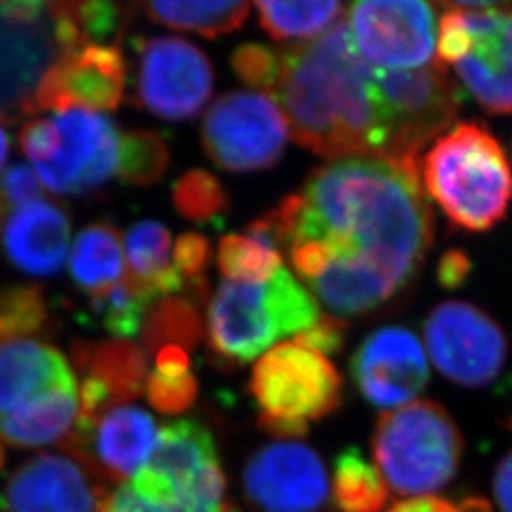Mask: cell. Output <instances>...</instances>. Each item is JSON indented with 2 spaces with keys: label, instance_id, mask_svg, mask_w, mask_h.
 <instances>
[{
  "label": "cell",
  "instance_id": "cell-1",
  "mask_svg": "<svg viewBox=\"0 0 512 512\" xmlns=\"http://www.w3.org/2000/svg\"><path fill=\"white\" fill-rule=\"evenodd\" d=\"M420 165L382 156L330 162L266 213L279 251L336 317L380 308L420 272L435 238Z\"/></svg>",
  "mask_w": 512,
  "mask_h": 512
},
{
  "label": "cell",
  "instance_id": "cell-2",
  "mask_svg": "<svg viewBox=\"0 0 512 512\" xmlns=\"http://www.w3.org/2000/svg\"><path fill=\"white\" fill-rule=\"evenodd\" d=\"M279 57L274 95L300 147L330 162L385 158L387 135L372 90V65L357 52L348 19Z\"/></svg>",
  "mask_w": 512,
  "mask_h": 512
},
{
  "label": "cell",
  "instance_id": "cell-3",
  "mask_svg": "<svg viewBox=\"0 0 512 512\" xmlns=\"http://www.w3.org/2000/svg\"><path fill=\"white\" fill-rule=\"evenodd\" d=\"M421 177L427 194L452 226L488 232L507 217L512 169L494 133L478 122H459L427 152Z\"/></svg>",
  "mask_w": 512,
  "mask_h": 512
},
{
  "label": "cell",
  "instance_id": "cell-4",
  "mask_svg": "<svg viewBox=\"0 0 512 512\" xmlns=\"http://www.w3.org/2000/svg\"><path fill=\"white\" fill-rule=\"evenodd\" d=\"M321 310L287 268L268 281H222L207 311V344L226 365H245L275 342L310 329Z\"/></svg>",
  "mask_w": 512,
  "mask_h": 512
},
{
  "label": "cell",
  "instance_id": "cell-5",
  "mask_svg": "<svg viewBox=\"0 0 512 512\" xmlns=\"http://www.w3.org/2000/svg\"><path fill=\"white\" fill-rule=\"evenodd\" d=\"M372 456L397 494H431L458 475L463 437L444 406L416 401L378 418Z\"/></svg>",
  "mask_w": 512,
  "mask_h": 512
},
{
  "label": "cell",
  "instance_id": "cell-6",
  "mask_svg": "<svg viewBox=\"0 0 512 512\" xmlns=\"http://www.w3.org/2000/svg\"><path fill=\"white\" fill-rule=\"evenodd\" d=\"M249 389L260 408L258 427L279 440L304 437L311 421L336 412L344 397L329 359L294 342L277 344L258 359Z\"/></svg>",
  "mask_w": 512,
  "mask_h": 512
},
{
  "label": "cell",
  "instance_id": "cell-7",
  "mask_svg": "<svg viewBox=\"0 0 512 512\" xmlns=\"http://www.w3.org/2000/svg\"><path fill=\"white\" fill-rule=\"evenodd\" d=\"M372 90L384 118L385 158L395 160H420L421 148L454 124L463 105L439 61L410 71L372 67Z\"/></svg>",
  "mask_w": 512,
  "mask_h": 512
},
{
  "label": "cell",
  "instance_id": "cell-8",
  "mask_svg": "<svg viewBox=\"0 0 512 512\" xmlns=\"http://www.w3.org/2000/svg\"><path fill=\"white\" fill-rule=\"evenodd\" d=\"M129 486L158 505L230 509L215 440L196 420L164 425L147 465Z\"/></svg>",
  "mask_w": 512,
  "mask_h": 512
},
{
  "label": "cell",
  "instance_id": "cell-9",
  "mask_svg": "<svg viewBox=\"0 0 512 512\" xmlns=\"http://www.w3.org/2000/svg\"><path fill=\"white\" fill-rule=\"evenodd\" d=\"M287 141L285 114L266 93H226L203 118L202 143L207 156L232 173L274 167Z\"/></svg>",
  "mask_w": 512,
  "mask_h": 512
},
{
  "label": "cell",
  "instance_id": "cell-10",
  "mask_svg": "<svg viewBox=\"0 0 512 512\" xmlns=\"http://www.w3.org/2000/svg\"><path fill=\"white\" fill-rule=\"evenodd\" d=\"M425 342L440 374L465 387H484L497 380L509 351L501 327L467 302H444L431 311Z\"/></svg>",
  "mask_w": 512,
  "mask_h": 512
},
{
  "label": "cell",
  "instance_id": "cell-11",
  "mask_svg": "<svg viewBox=\"0 0 512 512\" xmlns=\"http://www.w3.org/2000/svg\"><path fill=\"white\" fill-rule=\"evenodd\" d=\"M213 67L198 46L177 37H152L139 42L135 78L143 109L169 122L196 118L211 99Z\"/></svg>",
  "mask_w": 512,
  "mask_h": 512
},
{
  "label": "cell",
  "instance_id": "cell-12",
  "mask_svg": "<svg viewBox=\"0 0 512 512\" xmlns=\"http://www.w3.org/2000/svg\"><path fill=\"white\" fill-rule=\"evenodd\" d=\"M359 55L378 69H421L435 54V10L418 0L355 2L348 8Z\"/></svg>",
  "mask_w": 512,
  "mask_h": 512
},
{
  "label": "cell",
  "instance_id": "cell-13",
  "mask_svg": "<svg viewBox=\"0 0 512 512\" xmlns=\"http://www.w3.org/2000/svg\"><path fill=\"white\" fill-rule=\"evenodd\" d=\"M61 145L50 162L35 165L40 183L57 196H84L105 186L118 167V129L90 109L63 110L54 118Z\"/></svg>",
  "mask_w": 512,
  "mask_h": 512
},
{
  "label": "cell",
  "instance_id": "cell-14",
  "mask_svg": "<svg viewBox=\"0 0 512 512\" xmlns=\"http://www.w3.org/2000/svg\"><path fill=\"white\" fill-rule=\"evenodd\" d=\"M327 473L308 444L279 440L249 458L243 490L255 512H317L327 501Z\"/></svg>",
  "mask_w": 512,
  "mask_h": 512
},
{
  "label": "cell",
  "instance_id": "cell-15",
  "mask_svg": "<svg viewBox=\"0 0 512 512\" xmlns=\"http://www.w3.org/2000/svg\"><path fill=\"white\" fill-rule=\"evenodd\" d=\"M101 476L73 452L38 454L19 465L0 495V512H103Z\"/></svg>",
  "mask_w": 512,
  "mask_h": 512
},
{
  "label": "cell",
  "instance_id": "cell-16",
  "mask_svg": "<svg viewBox=\"0 0 512 512\" xmlns=\"http://www.w3.org/2000/svg\"><path fill=\"white\" fill-rule=\"evenodd\" d=\"M160 429L147 410L118 404L90 421H76L65 450L84 459L110 482L124 484L139 475L152 456Z\"/></svg>",
  "mask_w": 512,
  "mask_h": 512
},
{
  "label": "cell",
  "instance_id": "cell-17",
  "mask_svg": "<svg viewBox=\"0 0 512 512\" xmlns=\"http://www.w3.org/2000/svg\"><path fill=\"white\" fill-rule=\"evenodd\" d=\"M126 61L112 44H88L86 48L59 57L42 76L31 101V114L42 110H116L124 97Z\"/></svg>",
  "mask_w": 512,
  "mask_h": 512
},
{
  "label": "cell",
  "instance_id": "cell-18",
  "mask_svg": "<svg viewBox=\"0 0 512 512\" xmlns=\"http://www.w3.org/2000/svg\"><path fill=\"white\" fill-rule=\"evenodd\" d=\"M351 376L368 403L395 408L420 395L429 382V365L412 330L384 327L353 353Z\"/></svg>",
  "mask_w": 512,
  "mask_h": 512
},
{
  "label": "cell",
  "instance_id": "cell-19",
  "mask_svg": "<svg viewBox=\"0 0 512 512\" xmlns=\"http://www.w3.org/2000/svg\"><path fill=\"white\" fill-rule=\"evenodd\" d=\"M471 48L454 65L463 86L490 114H512V2L463 12Z\"/></svg>",
  "mask_w": 512,
  "mask_h": 512
},
{
  "label": "cell",
  "instance_id": "cell-20",
  "mask_svg": "<svg viewBox=\"0 0 512 512\" xmlns=\"http://www.w3.org/2000/svg\"><path fill=\"white\" fill-rule=\"evenodd\" d=\"M59 59L50 18L23 21L0 2V120L31 116V101L46 71Z\"/></svg>",
  "mask_w": 512,
  "mask_h": 512
},
{
  "label": "cell",
  "instance_id": "cell-21",
  "mask_svg": "<svg viewBox=\"0 0 512 512\" xmlns=\"http://www.w3.org/2000/svg\"><path fill=\"white\" fill-rule=\"evenodd\" d=\"M71 219L57 203L37 200L6 217L0 247L8 262L23 274L52 277L69 255Z\"/></svg>",
  "mask_w": 512,
  "mask_h": 512
},
{
  "label": "cell",
  "instance_id": "cell-22",
  "mask_svg": "<svg viewBox=\"0 0 512 512\" xmlns=\"http://www.w3.org/2000/svg\"><path fill=\"white\" fill-rule=\"evenodd\" d=\"M76 374L59 349L33 338L0 344V420L61 387H76Z\"/></svg>",
  "mask_w": 512,
  "mask_h": 512
},
{
  "label": "cell",
  "instance_id": "cell-23",
  "mask_svg": "<svg viewBox=\"0 0 512 512\" xmlns=\"http://www.w3.org/2000/svg\"><path fill=\"white\" fill-rule=\"evenodd\" d=\"M129 270L124 283L152 304L158 298L183 293V275L169 262L171 234L158 220H139L126 236Z\"/></svg>",
  "mask_w": 512,
  "mask_h": 512
},
{
  "label": "cell",
  "instance_id": "cell-24",
  "mask_svg": "<svg viewBox=\"0 0 512 512\" xmlns=\"http://www.w3.org/2000/svg\"><path fill=\"white\" fill-rule=\"evenodd\" d=\"M71 355L76 370L105 385L116 404H128L141 397L147 387V353L129 340H107L97 344L76 340Z\"/></svg>",
  "mask_w": 512,
  "mask_h": 512
},
{
  "label": "cell",
  "instance_id": "cell-25",
  "mask_svg": "<svg viewBox=\"0 0 512 512\" xmlns=\"http://www.w3.org/2000/svg\"><path fill=\"white\" fill-rule=\"evenodd\" d=\"M78 385L61 387L0 420V440L14 448H38L67 439L78 421Z\"/></svg>",
  "mask_w": 512,
  "mask_h": 512
},
{
  "label": "cell",
  "instance_id": "cell-26",
  "mask_svg": "<svg viewBox=\"0 0 512 512\" xmlns=\"http://www.w3.org/2000/svg\"><path fill=\"white\" fill-rule=\"evenodd\" d=\"M69 272L78 289L97 294L124 277L122 236L110 220L86 226L74 239Z\"/></svg>",
  "mask_w": 512,
  "mask_h": 512
},
{
  "label": "cell",
  "instance_id": "cell-27",
  "mask_svg": "<svg viewBox=\"0 0 512 512\" xmlns=\"http://www.w3.org/2000/svg\"><path fill=\"white\" fill-rule=\"evenodd\" d=\"M148 18L169 29L217 38L238 31L249 16V2H147Z\"/></svg>",
  "mask_w": 512,
  "mask_h": 512
},
{
  "label": "cell",
  "instance_id": "cell-28",
  "mask_svg": "<svg viewBox=\"0 0 512 512\" xmlns=\"http://www.w3.org/2000/svg\"><path fill=\"white\" fill-rule=\"evenodd\" d=\"M203 329L198 304L181 296H169L148 311L141 336L148 353H158L164 348L194 351L202 342Z\"/></svg>",
  "mask_w": 512,
  "mask_h": 512
},
{
  "label": "cell",
  "instance_id": "cell-29",
  "mask_svg": "<svg viewBox=\"0 0 512 512\" xmlns=\"http://www.w3.org/2000/svg\"><path fill=\"white\" fill-rule=\"evenodd\" d=\"M332 495L340 512H382L389 499L384 476L357 448H346L336 458Z\"/></svg>",
  "mask_w": 512,
  "mask_h": 512
},
{
  "label": "cell",
  "instance_id": "cell-30",
  "mask_svg": "<svg viewBox=\"0 0 512 512\" xmlns=\"http://www.w3.org/2000/svg\"><path fill=\"white\" fill-rule=\"evenodd\" d=\"M262 29L275 40H313L342 19V2H256Z\"/></svg>",
  "mask_w": 512,
  "mask_h": 512
},
{
  "label": "cell",
  "instance_id": "cell-31",
  "mask_svg": "<svg viewBox=\"0 0 512 512\" xmlns=\"http://www.w3.org/2000/svg\"><path fill=\"white\" fill-rule=\"evenodd\" d=\"M219 268L228 281L262 283L283 268L281 251L251 234H228L220 239Z\"/></svg>",
  "mask_w": 512,
  "mask_h": 512
},
{
  "label": "cell",
  "instance_id": "cell-32",
  "mask_svg": "<svg viewBox=\"0 0 512 512\" xmlns=\"http://www.w3.org/2000/svg\"><path fill=\"white\" fill-rule=\"evenodd\" d=\"M169 148L156 131L133 129L120 137L118 175L131 186H152L160 183L169 167Z\"/></svg>",
  "mask_w": 512,
  "mask_h": 512
},
{
  "label": "cell",
  "instance_id": "cell-33",
  "mask_svg": "<svg viewBox=\"0 0 512 512\" xmlns=\"http://www.w3.org/2000/svg\"><path fill=\"white\" fill-rule=\"evenodd\" d=\"M50 310L38 285L0 289V344L50 329Z\"/></svg>",
  "mask_w": 512,
  "mask_h": 512
},
{
  "label": "cell",
  "instance_id": "cell-34",
  "mask_svg": "<svg viewBox=\"0 0 512 512\" xmlns=\"http://www.w3.org/2000/svg\"><path fill=\"white\" fill-rule=\"evenodd\" d=\"M150 304L148 298L122 281V285H114L103 293L90 294L88 310L114 340H124L141 332Z\"/></svg>",
  "mask_w": 512,
  "mask_h": 512
},
{
  "label": "cell",
  "instance_id": "cell-35",
  "mask_svg": "<svg viewBox=\"0 0 512 512\" xmlns=\"http://www.w3.org/2000/svg\"><path fill=\"white\" fill-rule=\"evenodd\" d=\"M173 205L184 219L209 222L228 211L230 200L217 177L205 169H192L173 184Z\"/></svg>",
  "mask_w": 512,
  "mask_h": 512
},
{
  "label": "cell",
  "instance_id": "cell-36",
  "mask_svg": "<svg viewBox=\"0 0 512 512\" xmlns=\"http://www.w3.org/2000/svg\"><path fill=\"white\" fill-rule=\"evenodd\" d=\"M63 6L90 44L92 40L103 42L114 37L122 31L124 21L129 18L126 6L109 0H63Z\"/></svg>",
  "mask_w": 512,
  "mask_h": 512
},
{
  "label": "cell",
  "instance_id": "cell-37",
  "mask_svg": "<svg viewBox=\"0 0 512 512\" xmlns=\"http://www.w3.org/2000/svg\"><path fill=\"white\" fill-rule=\"evenodd\" d=\"M230 63L245 86L274 95L281 76V57L272 48L255 42L243 44L232 54Z\"/></svg>",
  "mask_w": 512,
  "mask_h": 512
},
{
  "label": "cell",
  "instance_id": "cell-38",
  "mask_svg": "<svg viewBox=\"0 0 512 512\" xmlns=\"http://www.w3.org/2000/svg\"><path fill=\"white\" fill-rule=\"evenodd\" d=\"M148 403L162 414H181L198 399V380L192 372L183 376H164L152 372L147 380Z\"/></svg>",
  "mask_w": 512,
  "mask_h": 512
},
{
  "label": "cell",
  "instance_id": "cell-39",
  "mask_svg": "<svg viewBox=\"0 0 512 512\" xmlns=\"http://www.w3.org/2000/svg\"><path fill=\"white\" fill-rule=\"evenodd\" d=\"M348 336V323L336 315H319L310 329L296 334L294 344L317 351L321 355H334L344 349Z\"/></svg>",
  "mask_w": 512,
  "mask_h": 512
},
{
  "label": "cell",
  "instance_id": "cell-40",
  "mask_svg": "<svg viewBox=\"0 0 512 512\" xmlns=\"http://www.w3.org/2000/svg\"><path fill=\"white\" fill-rule=\"evenodd\" d=\"M444 16L440 18L439 25V54L440 65H456L471 48V35L467 29L465 18L459 10L444 8Z\"/></svg>",
  "mask_w": 512,
  "mask_h": 512
},
{
  "label": "cell",
  "instance_id": "cell-41",
  "mask_svg": "<svg viewBox=\"0 0 512 512\" xmlns=\"http://www.w3.org/2000/svg\"><path fill=\"white\" fill-rule=\"evenodd\" d=\"M59 145L61 137L55 128L54 120H29L19 131V147L35 165L50 162L57 154Z\"/></svg>",
  "mask_w": 512,
  "mask_h": 512
},
{
  "label": "cell",
  "instance_id": "cell-42",
  "mask_svg": "<svg viewBox=\"0 0 512 512\" xmlns=\"http://www.w3.org/2000/svg\"><path fill=\"white\" fill-rule=\"evenodd\" d=\"M42 186L37 173L23 164L10 165L0 175V200L10 209L37 202Z\"/></svg>",
  "mask_w": 512,
  "mask_h": 512
},
{
  "label": "cell",
  "instance_id": "cell-43",
  "mask_svg": "<svg viewBox=\"0 0 512 512\" xmlns=\"http://www.w3.org/2000/svg\"><path fill=\"white\" fill-rule=\"evenodd\" d=\"M211 262V243L200 232H186L175 243V268L188 283L202 279Z\"/></svg>",
  "mask_w": 512,
  "mask_h": 512
},
{
  "label": "cell",
  "instance_id": "cell-44",
  "mask_svg": "<svg viewBox=\"0 0 512 512\" xmlns=\"http://www.w3.org/2000/svg\"><path fill=\"white\" fill-rule=\"evenodd\" d=\"M103 512H171V509L135 494L129 484H120L105 497Z\"/></svg>",
  "mask_w": 512,
  "mask_h": 512
},
{
  "label": "cell",
  "instance_id": "cell-45",
  "mask_svg": "<svg viewBox=\"0 0 512 512\" xmlns=\"http://www.w3.org/2000/svg\"><path fill=\"white\" fill-rule=\"evenodd\" d=\"M478 501H467L463 505L452 503L442 497H433V495H421V497H412L395 503L387 512H488L486 509L475 511Z\"/></svg>",
  "mask_w": 512,
  "mask_h": 512
},
{
  "label": "cell",
  "instance_id": "cell-46",
  "mask_svg": "<svg viewBox=\"0 0 512 512\" xmlns=\"http://www.w3.org/2000/svg\"><path fill=\"white\" fill-rule=\"evenodd\" d=\"M473 264L467 253L461 249H450L440 256L439 283L444 289H458L471 275Z\"/></svg>",
  "mask_w": 512,
  "mask_h": 512
},
{
  "label": "cell",
  "instance_id": "cell-47",
  "mask_svg": "<svg viewBox=\"0 0 512 512\" xmlns=\"http://www.w3.org/2000/svg\"><path fill=\"white\" fill-rule=\"evenodd\" d=\"M494 495L501 512H512V452L497 465Z\"/></svg>",
  "mask_w": 512,
  "mask_h": 512
},
{
  "label": "cell",
  "instance_id": "cell-48",
  "mask_svg": "<svg viewBox=\"0 0 512 512\" xmlns=\"http://www.w3.org/2000/svg\"><path fill=\"white\" fill-rule=\"evenodd\" d=\"M156 372L164 376H183L190 372L188 353L181 348H164L156 353Z\"/></svg>",
  "mask_w": 512,
  "mask_h": 512
},
{
  "label": "cell",
  "instance_id": "cell-49",
  "mask_svg": "<svg viewBox=\"0 0 512 512\" xmlns=\"http://www.w3.org/2000/svg\"><path fill=\"white\" fill-rule=\"evenodd\" d=\"M8 152H10V141H8L6 131L0 128V169H2V165H4L6 158H8Z\"/></svg>",
  "mask_w": 512,
  "mask_h": 512
},
{
  "label": "cell",
  "instance_id": "cell-50",
  "mask_svg": "<svg viewBox=\"0 0 512 512\" xmlns=\"http://www.w3.org/2000/svg\"><path fill=\"white\" fill-rule=\"evenodd\" d=\"M6 213H8V207L0 200V228H2V224H4V220H6Z\"/></svg>",
  "mask_w": 512,
  "mask_h": 512
},
{
  "label": "cell",
  "instance_id": "cell-51",
  "mask_svg": "<svg viewBox=\"0 0 512 512\" xmlns=\"http://www.w3.org/2000/svg\"><path fill=\"white\" fill-rule=\"evenodd\" d=\"M2 461H4V454H2V444H0V467H2Z\"/></svg>",
  "mask_w": 512,
  "mask_h": 512
},
{
  "label": "cell",
  "instance_id": "cell-52",
  "mask_svg": "<svg viewBox=\"0 0 512 512\" xmlns=\"http://www.w3.org/2000/svg\"><path fill=\"white\" fill-rule=\"evenodd\" d=\"M511 427H512V421H511Z\"/></svg>",
  "mask_w": 512,
  "mask_h": 512
}]
</instances>
